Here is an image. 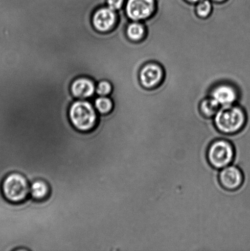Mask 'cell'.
I'll use <instances>...</instances> for the list:
<instances>
[{
    "instance_id": "16",
    "label": "cell",
    "mask_w": 250,
    "mask_h": 251,
    "mask_svg": "<svg viewBox=\"0 0 250 251\" xmlns=\"http://www.w3.org/2000/svg\"><path fill=\"white\" fill-rule=\"evenodd\" d=\"M197 7V13L202 17H206L211 12L212 4L209 0H202Z\"/></svg>"
},
{
    "instance_id": "15",
    "label": "cell",
    "mask_w": 250,
    "mask_h": 251,
    "mask_svg": "<svg viewBox=\"0 0 250 251\" xmlns=\"http://www.w3.org/2000/svg\"><path fill=\"white\" fill-rule=\"evenodd\" d=\"M113 91V85L110 81L102 80L97 82L95 94L97 97H109Z\"/></svg>"
},
{
    "instance_id": "19",
    "label": "cell",
    "mask_w": 250,
    "mask_h": 251,
    "mask_svg": "<svg viewBox=\"0 0 250 251\" xmlns=\"http://www.w3.org/2000/svg\"><path fill=\"white\" fill-rule=\"evenodd\" d=\"M212 1H217V2H221V1H225V0H212Z\"/></svg>"
},
{
    "instance_id": "1",
    "label": "cell",
    "mask_w": 250,
    "mask_h": 251,
    "mask_svg": "<svg viewBox=\"0 0 250 251\" xmlns=\"http://www.w3.org/2000/svg\"><path fill=\"white\" fill-rule=\"evenodd\" d=\"M88 73L84 54L69 37L26 35L21 65L22 107L48 182L75 178L89 161L91 135L75 130L68 115L77 100L71 84L78 77H88Z\"/></svg>"
},
{
    "instance_id": "4",
    "label": "cell",
    "mask_w": 250,
    "mask_h": 251,
    "mask_svg": "<svg viewBox=\"0 0 250 251\" xmlns=\"http://www.w3.org/2000/svg\"><path fill=\"white\" fill-rule=\"evenodd\" d=\"M30 183L23 174L11 172L2 181V195L9 203L16 205L25 203L30 198Z\"/></svg>"
},
{
    "instance_id": "8",
    "label": "cell",
    "mask_w": 250,
    "mask_h": 251,
    "mask_svg": "<svg viewBox=\"0 0 250 251\" xmlns=\"http://www.w3.org/2000/svg\"><path fill=\"white\" fill-rule=\"evenodd\" d=\"M155 6V0H126L124 9L127 17L137 22L150 16Z\"/></svg>"
},
{
    "instance_id": "3",
    "label": "cell",
    "mask_w": 250,
    "mask_h": 251,
    "mask_svg": "<svg viewBox=\"0 0 250 251\" xmlns=\"http://www.w3.org/2000/svg\"><path fill=\"white\" fill-rule=\"evenodd\" d=\"M247 122V115L241 107L227 105L219 110L215 115L214 124L218 131L225 135L239 134L244 130Z\"/></svg>"
},
{
    "instance_id": "6",
    "label": "cell",
    "mask_w": 250,
    "mask_h": 251,
    "mask_svg": "<svg viewBox=\"0 0 250 251\" xmlns=\"http://www.w3.org/2000/svg\"><path fill=\"white\" fill-rule=\"evenodd\" d=\"M118 22L117 12L105 6L95 10L92 16V24L100 33H108L116 27Z\"/></svg>"
},
{
    "instance_id": "17",
    "label": "cell",
    "mask_w": 250,
    "mask_h": 251,
    "mask_svg": "<svg viewBox=\"0 0 250 251\" xmlns=\"http://www.w3.org/2000/svg\"><path fill=\"white\" fill-rule=\"evenodd\" d=\"M126 0H107L106 6L114 11H119L126 4Z\"/></svg>"
},
{
    "instance_id": "11",
    "label": "cell",
    "mask_w": 250,
    "mask_h": 251,
    "mask_svg": "<svg viewBox=\"0 0 250 251\" xmlns=\"http://www.w3.org/2000/svg\"><path fill=\"white\" fill-rule=\"evenodd\" d=\"M212 98L220 106H227L233 104L236 100L237 94L233 88L229 86L221 85L213 91Z\"/></svg>"
},
{
    "instance_id": "13",
    "label": "cell",
    "mask_w": 250,
    "mask_h": 251,
    "mask_svg": "<svg viewBox=\"0 0 250 251\" xmlns=\"http://www.w3.org/2000/svg\"><path fill=\"white\" fill-rule=\"evenodd\" d=\"M126 33L127 38L133 42L141 40L144 34V28L143 25L136 21L127 25Z\"/></svg>"
},
{
    "instance_id": "14",
    "label": "cell",
    "mask_w": 250,
    "mask_h": 251,
    "mask_svg": "<svg viewBox=\"0 0 250 251\" xmlns=\"http://www.w3.org/2000/svg\"><path fill=\"white\" fill-rule=\"evenodd\" d=\"M220 105L213 98L205 100L201 105V111L205 117H215L219 112Z\"/></svg>"
},
{
    "instance_id": "9",
    "label": "cell",
    "mask_w": 250,
    "mask_h": 251,
    "mask_svg": "<svg viewBox=\"0 0 250 251\" xmlns=\"http://www.w3.org/2000/svg\"><path fill=\"white\" fill-rule=\"evenodd\" d=\"M96 83L90 77H80L73 81L70 86L71 93L77 100H94Z\"/></svg>"
},
{
    "instance_id": "18",
    "label": "cell",
    "mask_w": 250,
    "mask_h": 251,
    "mask_svg": "<svg viewBox=\"0 0 250 251\" xmlns=\"http://www.w3.org/2000/svg\"><path fill=\"white\" fill-rule=\"evenodd\" d=\"M186 1L192 2H198L200 1H202V0H186Z\"/></svg>"
},
{
    "instance_id": "12",
    "label": "cell",
    "mask_w": 250,
    "mask_h": 251,
    "mask_svg": "<svg viewBox=\"0 0 250 251\" xmlns=\"http://www.w3.org/2000/svg\"><path fill=\"white\" fill-rule=\"evenodd\" d=\"M95 109L100 115H107L111 113L114 104L110 97H97L93 100Z\"/></svg>"
},
{
    "instance_id": "7",
    "label": "cell",
    "mask_w": 250,
    "mask_h": 251,
    "mask_svg": "<svg viewBox=\"0 0 250 251\" xmlns=\"http://www.w3.org/2000/svg\"><path fill=\"white\" fill-rule=\"evenodd\" d=\"M218 179L222 188L227 191H235L243 186L245 176L243 171L239 167L229 165L221 169Z\"/></svg>"
},
{
    "instance_id": "10",
    "label": "cell",
    "mask_w": 250,
    "mask_h": 251,
    "mask_svg": "<svg viewBox=\"0 0 250 251\" xmlns=\"http://www.w3.org/2000/svg\"><path fill=\"white\" fill-rule=\"evenodd\" d=\"M162 77V71L160 66L149 64L142 69L139 78L142 85L146 88H151L158 85Z\"/></svg>"
},
{
    "instance_id": "2",
    "label": "cell",
    "mask_w": 250,
    "mask_h": 251,
    "mask_svg": "<svg viewBox=\"0 0 250 251\" xmlns=\"http://www.w3.org/2000/svg\"><path fill=\"white\" fill-rule=\"evenodd\" d=\"M94 100H77L70 105L68 119L77 131L89 133L96 129L99 114L93 104Z\"/></svg>"
},
{
    "instance_id": "5",
    "label": "cell",
    "mask_w": 250,
    "mask_h": 251,
    "mask_svg": "<svg viewBox=\"0 0 250 251\" xmlns=\"http://www.w3.org/2000/svg\"><path fill=\"white\" fill-rule=\"evenodd\" d=\"M236 151L228 140L218 139L210 143L206 151L208 163L212 168L221 170L233 162Z\"/></svg>"
}]
</instances>
